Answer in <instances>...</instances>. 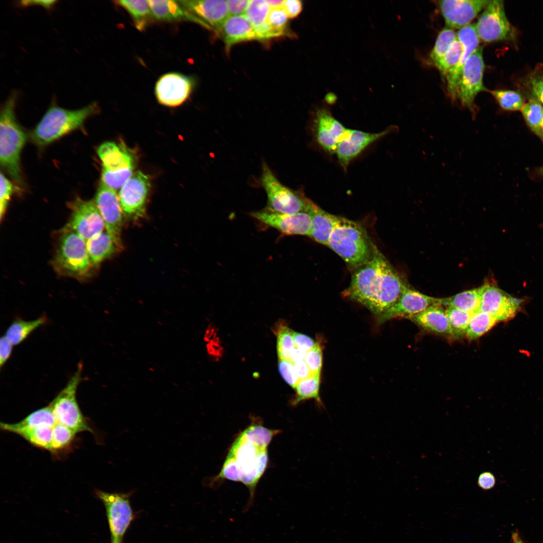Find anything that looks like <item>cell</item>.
Instances as JSON below:
<instances>
[{"label": "cell", "instance_id": "680465c9", "mask_svg": "<svg viewBox=\"0 0 543 543\" xmlns=\"http://www.w3.org/2000/svg\"><path fill=\"white\" fill-rule=\"evenodd\" d=\"M294 364L299 380L305 379L312 375L304 359L296 361Z\"/></svg>", "mask_w": 543, "mask_h": 543}, {"label": "cell", "instance_id": "277c9868", "mask_svg": "<svg viewBox=\"0 0 543 543\" xmlns=\"http://www.w3.org/2000/svg\"><path fill=\"white\" fill-rule=\"evenodd\" d=\"M98 110L96 102L74 110L52 106L33 130L31 138L39 146L49 144L80 127L84 121L97 113Z\"/></svg>", "mask_w": 543, "mask_h": 543}, {"label": "cell", "instance_id": "ac0fdd59", "mask_svg": "<svg viewBox=\"0 0 543 543\" xmlns=\"http://www.w3.org/2000/svg\"><path fill=\"white\" fill-rule=\"evenodd\" d=\"M193 88V80L188 76L177 72L162 75L155 86V94L161 105L174 107L183 104L189 97Z\"/></svg>", "mask_w": 543, "mask_h": 543}, {"label": "cell", "instance_id": "bcb514c9", "mask_svg": "<svg viewBox=\"0 0 543 543\" xmlns=\"http://www.w3.org/2000/svg\"><path fill=\"white\" fill-rule=\"evenodd\" d=\"M288 19L283 7L270 9L267 18V23L275 37L286 34Z\"/></svg>", "mask_w": 543, "mask_h": 543}, {"label": "cell", "instance_id": "8fae6325", "mask_svg": "<svg viewBox=\"0 0 543 543\" xmlns=\"http://www.w3.org/2000/svg\"><path fill=\"white\" fill-rule=\"evenodd\" d=\"M484 69L483 47L479 46L464 64L457 87V100L473 115L476 113L475 100L477 95L487 90L483 82Z\"/></svg>", "mask_w": 543, "mask_h": 543}, {"label": "cell", "instance_id": "7402d4cb", "mask_svg": "<svg viewBox=\"0 0 543 543\" xmlns=\"http://www.w3.org/2000/svg\"><path fill=\"white\" fill-rule=\"evenodd\" d=\"M178 2L199 19L203 27L217 33L229 16L226 1L185 0Z\"/></svg>", "mask_w": 543, "mask_h": 543}, {"label": "cell", "instance_id": "8992f818", "mask_svg": "<svg viewBox=\"0 0 543 543\" xmlns=\"http://www.w3.org/2000/svg\"><path fill=\"white\" fill-rule=\"evenodd\" d=\"M102 164L101 182L115 190L121 188L134 173L136 156L122 143L105 142L97 149Z\"/></svg>", "mask_w": 543, "mask_h": 543}, {"label": "cell", "instance_id": "ba28073f", "mask_svg": "<svg viewBox=\"0 0 543 543\" xmlns=\"http://www.w3.org/2000/svg\"><path fill=\"white\" fill-rule=\"evenodd\" d=\"M228 455L236 461L240 470L241 482L255 492L256 485L264 472L268 462L267 449H261L238 437L233 443Z\"/></svg>", "mask_w": 543, "mask_h": 543}, {"label": "cell", "instance_id": "d6a6232c", "mask_svg": "<svg viewBox=\"0 0 543 543\" xmlns=\"http://www.w3.org/2000/svg\"><path fill=\"white\" fill-rule=\"evenodd\" d=\"M321 373L312 374L310 376L299 380L295 389L296 395L291 401L293 406L310 399H314L318 405L323 407L319 391Z\"/></svg>", "mask_w": 543, "mask_h": 543}, {"label": "cell", "instance_id": "8d00e7d4", "mask_svg": "<svg viewBox=\"0 0 543 543\" xmlns=\"http://www.w3.org/2000/svg\"><path fill=\"white\" fill-rule=\"evenodd\" d=\"M531 129L538 136H543V107L534 99L525 104L521 110Z\"/></svg>", "mask_w": 543, "mask_h": 543}, {"label": "cell", "instance_id": "f907efd6", "mask_svg": "<svg viewBox=\"0 0 543 543\" xmlns=\"http://www.w3.org/2000/svg\"><path fill=\"white\" fill-rule=\"evenodd\" d=\"M278 367L280 373L285 381L295 389L299 379L294 363L289 360L279 358Z\"/></svg>", "mask_w": 543, "mask_h": 543}, {"label": "cell", "instance_id": "4fadbf2b", "mask_svg": "<svg viewBox=\"0 0 543 543\" xmlns=\"http://www.w3.org/2000/svg\"><path fill=\"white\" fill-rule=\"evenodd\" d=\"M69 207L71 215L65 227L86 241L104 232V221L94 202L76 198L69 203Z\"/></svg>", "mask_w": 543, "mask_h": 543}, {"label": "cell", "instance_id": "60d3db41", "mask_svg": "<svg viewBox=\"0 0 543 543\" xmlns=\"http://www.w3.org/2000/svg\"><path fill=\"white\" fill-rule=\"evenodd\" d=\"M270 9L266 1H250L244 15L256 30L267 23Z\"/></svg>", "mask_w": 543, "mask_h": 543}, {"label": "cell", "instance_id": "4316f807", "mask_svg": "<svg viewBox=\"0 0 543 543\" xmlns=\"http://www.w3.org/2000/svg\"><path fill=\"white\" fill-rule=\"evenodd\" d=\"M409 319L426 330L452 337L445 309L441 306L430 307Z\"/></svg>", "mask_w": 543, "mask_h": 543}, {"label": "cell", "instance_id": "7a4b0ae2", "mask_svg": "<svg viewBox=\"0 0 543 543\" xmlns=\"http://www.w3.org/2000/svg\"><path fill=\"white\" fill-rule=\"evenodd\" d=\"M327 246L352 270L369 261L376 246L360 224L338 216Z\"/></svg>", "mask_w": 543, "mask_h": 543}, {"label": "cell", "instance_id": "e0dca14e", "mask_svg": "<svg viewBox=\"0 0 543 543\" xmlns=\"http://www.w3.org/2000/svg\"><path fill=\"white\" fill-rule=\"evenodd\" d=\"M93 202L104 219L106 232L121 246L120 234L124 214L116 190L101 182Z\"/></svg>", "mask_w": 543, "mask_h": 543}, {"label": "cell", "instance_id": "4dcf8cb0", "mask_svg": "<svg viewBox=\"0 0 543 543\" xmlns=\"http://www.w3.org/2000/svg\"><path fill=\"white\" fill-rule=\"evenodd\" d=\"M116 4L130 15L137 29L143 31L152 22L153 16L149 1H116Z\"/></svg>", "mask_w": 543, "mask_h": 543}, {"label": "cell", "instance_id": "94428289", "mask_svg": "<svg viewBox=\"0 0 543 543\" xmlns=\"http://www.w3.org/2000/svg\"><path fill=\"white\" fill-rule=\"evenodd\" d=\"M56 3L55 1H23L20 2L23 6H40L45 8L50 9Z\"/></svg>", "mask_w": 543, "mask_h": 543}, {"label": "cell", "instance_id": "d6986e66", "mask_svg": "<svg viewBox=\"0 0 543 543\" xmlns=\"http://www.w3.org/2000/svg\"><path fill=\"white\" fill-rule=\"evenodd\" d=\"M443 298L432 297L407 288L396 303L378 318L379 323L396 318L410 317L433 306L442 305Z\"/></svg>", "mask_w": 543, "mask_h": 543}, {"label": "cell", "instance_id": "5b68a950", "mask_svg": "<svg viewBox=\"0 0 543 543\" xmlns=\"http://www.w3.org/2000/svg\"><path fill=\"white\" fill-rule=\"evenodd\" d=\"M52 266L61 276L79 280L88 278L94 266L88 253L86 241L64 227L59 238Z\"/></svg>", "mask_w": 543, "mask_h": 543}, {"label": "cell", "instance_id": "c3c4849f", "mask_svg": "<svg viewBox=\"0 0 543 543\" xmlns=\"http://www.w3.org/2000/svg\"><path fill=\"white\" fill-rule=\"evenodd\" d=\"M241 478V473L235 460L227 455L222 469L216 479H226L240 482Z\"/></svg>", "mask_w": 543, "mask_h": 543}, {"label": "cell", "instance_id": "6f0895ef", "mask_svg": "<svg viewBox=\"0 0 543 543\" xmlns=\"http://www.w3.org/2000/svg\"><path fill=\"white\" fill-rule=\"evenodd\" d=\"M495 484V477L490 472H483L478 477V485L483 490L491 489L494 487Z\"/></svg>", "mask_w": 543, "mask_h": 543}, {"label": "cell", "instance_id": "9c48e42d", "mask_svg": "<svg viewBox=\"0 0 543 543\" xmlns=\"http://www.w3.org/2000/svg\"><path fill=\"white\" fill-rule=\"evenodd\" d=\"M261 183L267 197V209L285 214L306 211V197L283 185L265 162L262 165Z\"/></svg>", "mask_w": 543, "mask_h": 543}, {"label": "cell", "instance_id": "2e32d148", "mask_svg": "<svg viewBox=\"0 0 543 543\" xmlns=\"http://www.w3.org/2000/svg\"><path fill=\"white\" fill-rule=\"evenodd\" d=\"M250 215L257 221L285 235L310 236L311 217L308 212L290 214L276 212L266 208L253 212Z\"/></svg>", "mask_w": 543, "mask_h": 543}, {"label": "cell", "instance_id": "d590c367", "mask_svg": "<svg viewBox=\"0 0 543 543\" xmlns=\"http://www.w3.org/2000/svg\"><path fill=\"white\" fill-rule=\"evenodd\" d=\"M497 322L490 315L478 311L472 314L465 336L469 340L477 339L490 330Z\"/></svg>", "mask_w": 543, "mask_h": 543}, {"label": "cell", "instance_id": "816d5d0a", "mask_svg": "<svg viewBox=\"0 0 543 543\" xmlns=\"http://www.w3.org/2000/svg\"><path fill=\"white\" fill-rule=\"evenodd\" d=\"M0 183V218L2 220L15 188L2 172L1 173Z\"/></svg>", "mask_w": 543, "mask_h": 543}, {"label": "cell", "instance_id": "7c38bea8", "mask_svg": "<svg viewBox=\"0 0 543 543\" xmlns=\"http://www.w3.org/2000/svg\"><path fill=\"white\" fill-rule=\"evenodd\" d=\"M96 494L106 510L111 543H122L124 534L133 519L130 494L97 490Z\"/></svg>", "mask_w": 543, "mask_h": 543}, {"label": "cell", "instance_id": "74e56055", "mask_svg": "<svg viewBox=\"0 0 543 543\" xmlns=\"http://www.w3.org/2000/svg\"><path fill=\"white\" fill-rule=\"evenodd\" d=\"M52 429L49 427H39L22 430L17 434L24 438L32 445L50 451Z\"/></svg>", "mask_w": 543, "mask_h": 543}, {"label": "cell", "instance_id": "7bdbcfd3", "mask_svg": "<svg viewBox=\"0 0 543 543\" xmlns=\"http://www.w3.org/2000/svg\"><path fill=\"white\" fill-rule=\"evenodd\" d=\"M456 38L457 33L454 30L446 27L441 30L429 55L434 65L443 56Z\"/></svg>", "mask_w": 543, "mask_h": 543}, {"label": "cell", "instance_id": "f6af8a7d", "mask_svg": "<svg viewBox=\"0 0 543 543\" xmlns=\"http://www.w3.org/2000/svg\"><path fill=\"white\" fill-rule=\"evenodd\" d=\"M463 52L462 45L457 37L445 54L434 65L445 77L447 72L458 64Z\"/></svg>", "mask_w": 543, "mask_h": 543}, {"label": "cell", "instance_id": "f546056e", "mask_svg": "<svg viewBox=\"0 0 543 543\" xmlns=\"http://www.w3.org/2000/svg\"><path fill=\"white\" fill-rule=\"evenodd\" d=\"M90 260L94 267L112 256L120 249L119 245L107 232H103L86 241Z\"/></svg>", "mask_w": 543, "mask_h": 543}, {"label": "cell", "instance_id": "11a10c76", "mask_svg": "<svg viewBox=\"0 0 543 543\" xmlns=\"http://www.w3.org/2000/svg\"><path fill=\"white\" fill-rule=\"evenodd\" d=\"M13 344L4 335L0 339V367L2 368L10 357Z\"/></svg>", "mask_w": 543, "mask_h": 543}, {"label": "cell", "instance_id": "1f68e13d", "mask_svg": "<svg viewBox=\"0 0 543 543\" xmlns=\"http://www.w3.org/2000/svg\"><path fill=\"white\" fill-rule=\"evenodd\" d=\"M47 321V318L44 315L30 321L17 319L8 327L5 336L13 345H18Z\"/></svg>", "mask_w": 543, "mask_h": 543}, {"label": "cell", "instance_id": "6125c7cd", "mask_svg": "<svg viewBox=\"0 0 543 543\" xmlns=\"http://www.w3.org/2000/svg\"><path fill=\"white\" fill-rule=\"evenodd\" d=\"M266 2L270 9H274L283 7L285 1L267 0Z\"/></svg>", "mask_w": 543, "mask_h": 543}, {"label": "cell", "instance_id": "cb8c5ba5", "mask_svg": "<svg viewBox=\"0 0 543 543\" xmlns=\"http://www.w3.org/2000/svg\"><path fill=\"white\" fill-rule=\"evenodd\" d=\"M457 37L463 48L462 57L458 64L449 70L445 76L448 95L452 101L457 100V87L461 74L468 57L480 46V39L474 25H469L459 30Z\"/></svg>", "mask_w": 543, "mask_h": 543}, {"label": "cell", "instance_id": "f35d334b", "mask_svg": "<svg viewBox=\"0 0 543 543\" xmlns=\"http://www.w3.org/2000/svg\"><path fill=\"white\" fill-rule=\"evenodd\" d=\"M445 312L451 331L452 337L459 338L465 335L473 313L451 307H446Z\"/></svg>", "mask_w": 543, "mask_h": 543}, {"label": "cell", "instance_id": "ab89813d", "mask_svg": "<svg viewBox=\"0 0 543 543\" xmlns=\"http://www.w3.org/2000/svg\"><path fill=\"white\" fill-rule=\"evenodd\" d=\"M77 433L68 426L57 423L52 429L50 451L56 454L67 449L72 443Z\"/></svg>", "mask_w": 543, "mask_h": 543}, {"label": "cell", "instance_id": "3957f363", "mask_svg": "<svg viewBox=\"0 0 543 543\" xmlns=\"http://www.w3.org/2000/svg\"><path fill=\"white\" fill-rule=\"evenodd\" d=\"M16 96L12 95L4 106L0 118V163L15 182H22L20 157L27 139L15 114Z\"/></svg>", "mask_w": 543, "mask_h": 543}, {"label": "cell", "instance_id": "9f6ffc18", "mask_svg": "<svg viewBox=\"0 0 543 543\" xmlns=\"http://www.w3.org/2000/svg\"><path fill=\"white\" fill-rule=\"evenodd\" d=\"M283 8L286 12L289 19L297 17L302 12L303 4L299 0L285 1Z\"/></svg>", "mask_w": 543, "mask_h": 543}, {"label": "cell", "instance_id": "91938a15", "mask_svg": "<svg viewBox=\"0 0 543 543\" xmlns=\"http://www.w3.org/2000/svg\"><path fill=\"white\" fill-rule=\"evenodd\" d=\"M207 347V351L210 355L216 358L221 356L223 349L220 344L218 338L215 340L208 341Z\"/></svg>", "mask_w": 543, "mask_h": 543}, {"label": "cell", "instance_id": "7dc6e473", "mask_svg": "<svg viewBox=\"0 0 543 543\" xmlns=\"http://www.w3.org/2000/svg\"><path fill=\"white\" fill-rule=\"evenodd\" d=\"M525 85L534 99L543 104V69H534L527 77Z\"/></svg>", "mask_w": 543, "mask_h": 543}, {"label": "cell", "instance_id": "52a82bcc", "mask_svg": "<svg viewBox=\"0 0 543 543\" xmlns=\"http://www.w3.org/2000/svg\"><path fill=\"white\" fill-rule=\"evenodd\" d=\"M82 365L69 379L65 387L49 404L57 423L68 426L76 432H93L82 413L76 400V391L81 380Z\"/></svg>", "mask_w": 543, "mask_h": 543}, {"label": "cell", "instance_id": "f5cc1de1", "mask_svg": "<svg viewBox=\"0 0 543 543\" xmlns=\"http://www.w3.org/2000/svg\"><path fill=\"white\" fill-rule=\"evenodd\" d=\"M292 335L296 346L305 352L312 349L317 343L308 336L293 330Z\"/></svg>", "mask_w": 543, "mask_h": 543}, {"label": "cell", "instance_id": "ffe728a7", "mask_svg": "<svg viewBox=\"0 0 543 543\" xmlns=\"http://www.w3.org/2000/svg\"><path fill=\"white\" fill-rule=\"evenodd\" d=\"M489 1L443 0L437 1L436 4L444 20L446 27L453 30H460L470 25Z\"/></svg>", "mask_w": 543, "mask_h": 543}, {"label": "cell", "instance_id": "836d02e7", "mask_svg": "<svg viewBox=\"0 0 543 543\" xmlns=\"http://www.w3.org/2000/svg\"><path fill=\"white\" fill-rule=\"evenodd\" d=\"M481 294V287L465 291L450 297L443 298L442 306L474 313L479 310Z\"/></svg>", "mask_w": 543, "mask_h": 543}, {"label": "cell", "instance_id": "d4e9b609", "mask_svg": "<svg viewBox=\"0 0 543 543\" xmlns=\"http://www.w3.org/2000/svg\"><path fill=\"white\" fill-rule=\"evenodd\" d=\"M218 34L224 40L227 53L237 43L260 41L255 29L244 15L229 16L222 25Z\"/></svg>", "mask_w": 543, "mask_h": 543}, {"label": "cell", "instance_id": "f1b7e54d", "mask_svg": "<svg viewBox=\"0 0 543 543\" xmlns=\"http://www.w3.org/2000/svg\"><path fill=\"white\" fill-rule=\"evenodd\" d=\"M57 423L50 405L30 413L18 422H1L2 430L17 434L19 432L39 427L53 428Z\"/></svg>", "mask_w": 543, "mask_h": 543}, {"label": "cell", "instance_id": "db71d44e", "mask_svg": "<svg viewBox=\"0 0 543 543\" xmlns=\"http://www.w3.org/2000/svg\"><path fill=\"white\" fill-rule=\"evenodd\" d=\"M249 2L248 0L226 1L228 15L231 16L244 15Z\"/></svg>", "mask_w": 543, "mask_h": 543}, {"label": "cell", "instance_id": "44dd1931", "mask_svg": "<svg viewBox=\"0 0 543 543\" xmlns=\"http://www.w3.org/2000/svg\"><path fill=\"white\" fill-rule=\"evenodd\" d=\"M315 138L319 145L330 154L335 153L338 144L347 133L345 128L327 109H318L313 124Z\"/></svg>", "mask_w": 543, "mask_h": 543}, {"label": "cell", "instance_id": "b9f144b4", "mask_svg": "<svg viewBox=\"0 0 543 543\" xmlns=\"http://www.w3.org/2000/svg\"><path fill=\"white\" fill-rule=\"evenodd\" d=\"M276 331L279 358L290 360L292 352L296 347L293 330L287 325L280 323L277 326Z\"/></svg>", "mask_w": 543, "mask_h": 543}, {"label": "cell", "instance_id": "603a6c76", "mask_svg": "<svg viewBox=\"0 0 543 543\" xmlns=\"http://www.w3.org/2000/svg\"><path fill=\"white\" fill-rule=\"evenodd\" d=\"M393 128H389L378 133H368L349 129L337 147L335 153L342 167L345 169L349 163L370 145L388 134Z\"/></svg>", "mask_w": 543, "mask_h": 543}, {"label": "cell", "instance_id": "30bf717a", "mask_svg": "<svg viewBox=\"0 0 543 543\" xmlns=\"http://www.w3.org/2000/svg\"><path fill=\"white\" fill-rule=\"evenodd\" d=\"M474 26L480 40L484 42L512 40L515 37L501 0L490 1Z\"/></svg>", "mask_w": 543, "mask_h": 543}, {"label": "cell", "instance_id": "5bb4252c", "mask_svg": "<svg viewBox=\"0 0 543 543\" xmlns=\"http://www.w3.org/2000/svg\"><path fill=\"white\" fill-rule=\"evenodd\" d=\"M150 187L147 175L140 170L134 172L121 188L118 195L124 216L134 220L144 216Z\"/></svg>", "mask_w": 543, "mask_h": 543}, {"label": "cell", "instance_id": "be15d7a7", "mask_svg": "<svg viewBox=\"0 0 543 543\" xmlns=\"http://www.w3.org/2000/svg\"><path fill=\"white\" fill-rule=\"evenodd\" d=\"M511 538L513 543H525L517 532H514L512 533Z\"/></svg>", "mask_w": 543, "mask_h": 543}, {"label": "cell", "instance_id": "6da1fadb", "mask_svg": "<svg viewBox=\"0 0 543 543\" xmlns=\"http://www.w3.org/2000/svg\"><path fill=\"white\" fill-rule=\"evenodd\" d=\"M407 288L398 274L376 246L372 259L353 270L346 298L367 308L378 318Z\"/></svg>", "mask_w": 543, "mask_h": 543}, {"label": "cell", "instance_id": "9a60e30c", "mask_svg": "<svg viewBox=\"0 0 543 543\" xmlns=\"http://www.w3.org/2000/svg\"><path fill=\"white\" fill-rule=\"evenodd\" d=\"M481 288L479 311L488 313L498 322L510 320L519 312L522 300L510 296L495 285L486 283Z\"/></svg>", "mask_w": 543, "mask_h": 543}, {"label": "cell", "instance_id": "484cf974", "mask_svg": "<svg viewBox=\"0 0 543 543\" xmlns=\"http://www.w3.org/2000/svg\"><path fill=\"white\" fill-rule=\"evenodd\" d=\"M306 211L311 217L310 237L320 244L327 246L329 238L335 227L337 216L322 209L306 197Z\"/></svg>", "mask_w": 543, "mask_h": 543}, {"label": "cell", "instance_id": "ee69618b", "mask_svg": "<svg viewBox=\"0 0 543 543\" xmlns=\"http://www.w3.org/2000/svg\"><path fill=\"white\" fill-rule=\"evenodd\" d=\"M494 97L500 106L507 111H521L524 105V100L517 92L512 90H488Z\"/></svg>", "mask_w": 543, "mask_h": 543}, {"label": "cell", "instance_id": "83f0119b", "mask_svg": "<svg viewBox=\"0 0 543 543\" xmlns=\"http://www.w3.org/2000/svg\"><path fill=\"white\" fill-rule=\"evenodd\" d=\"M153 18L162 22L189 21L203 26L201 22L178 2L172 0L149 1Z\"/></svg>", "mask_w": 543, "mask_h": 543}, {"label": "cell", "instance_id": "681fc988", "mask_svg": "<svg viewBox=\"0 0 543 543\" xmlns=\"http://www.w3.org/2000/svg\"><path fill=\"white\" fill-rule=\"evenodd\" d=\"M304 359L312 374L321 373L322 366V350L320 344L316 345L306 352Z\"/></svg>", "mask_w": 543, "mask_h": 543}, {"label": "cell", "instance_id": "e575fe53", "mask_svg": "<svg viewBox=\"0 0 543 543\" xmlns=\"http://www.w3.org/2000/svg\"><path fill=\"white\" fill-rule=\"evenodd\" d=\"M280 432L279 430L270 429L261 425L252 424L239 434L237 437L260 448L267 449L274 436Z\"/></svg>", "mask_w": 543, "mask_h": 543}]
</instances>
